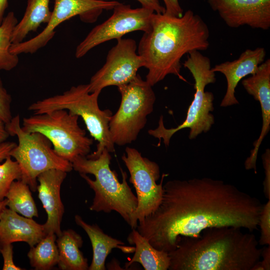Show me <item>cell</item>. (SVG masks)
Returning <instances> with one entry per match:
<instances>
[{"label": "cell", "mask_w": 270, "mask_h": 270, "mask_svg": "<svg viewBox=\"0 0 270 270\" xmlns=\"http://www.w3.org/2000/svg\"><path fill=\"white\" fill-rule=\"evenodd\" d=\"M162 188L158 206L136 228L158 250L168 253L177 248L181 237H198L208 228L258 229L264 204L232 184L194 178L170 180Z\"/></svg>", "instance_id": "cell-1"}, {"label": "cell", "mask_w": 270, "mask_h": 270, "mask_svg": "<svg viewBox=\"0 0 270 270\" xmlns=\"http://www.w3.org/2000/svg\"><path fill=\"white\" fill-rule=\"evenodd\" d=\"M209 37L206 24L190 10L180 17L154 13L150 28L138 46V53L148 70L146 80L152 86L172 74L186 82L180 74L182 58L192 50H206Z\"/></svg>", "instance_id": "cell-2"}, {"label": "cell", "mask_w": 270, "mask_h": 270, "mask_svg": "<svg viewBox=\"0 0 270 270\" xmlns=\"http://www.w3.org/2000/svg\"><path fill=\"white\" fill-rule=\"evenodd\" d=\"M198 237H181L168 253L169 270H252L262 248L252 232L222 226L208 228Z\"/></svg>", "instance_id": "cell-3"}, {"label": "cell", "mask_w": 270, "mask_h": 270, "mask_svg": "<svg viewBox=\"0 0 270 270\" xmlns=\"http://www.w3.org/2000/svg\"><path fill=\"white\" fill-rule=\"evenodd\" d=\"M111 160L110 152L104 148L96 159L78 156L72 164V168L80 173L94 191L90 210L106 213L115 211L132 229H136L138 224L137 197L128 184L126 172L120 168L122 181L120 182L116 171L111 170Z\"/></svg>", "instance_id": "cell-4"}, {"label": "cell", "mask_w": 270, "mask_h": 270, "mask_svg": "<svg viewBox=\"0 0 270 270\" xmlns=\"http://www.w3.org/2000/svg\"><path fill=\"white\" fill-rule=\"evenodd\" d=\"M100 92H90L88 84L72 86L62 94L38 100L28 108L34 114H42L58 110H66L81 116L90 136L98 142L96 150L86 157L96 159L104 148L114 151L110 132L109 122L112 115L110 110H102L98 104Z\"/></svg>", "instance_id": "cell-5"}, {"label": "cell", "mask_w": 270, "mask_h": 270, "mask_svg": "<svg viewBox=\"0 0 270 270\" xmlns=\"http://www.w3.org/2000/svg\"><path fill=\"white\" fill-rule=\"evenodd\" d=\"M188 54L182 64L194 78L196 92L186 119L177 127L166 128L164 126L163 116H161L158 126L148 130L150 135L159 139L160 142L162 139L166 146H169L174 134L180 130L190 128L188 138L193 140L202 132H208L214 122V116L211 113L214 110V96L212 92L205 91V88L207 85L216 82V72L212 70L210 58L200 51L192 50Z\"/></svg>", "instance_id": "cell-6"}, {"label": "cell", "mask_w": 270, "mask_h": 270, "mask_svg": "<svg viewBox=\"0 0 270 270\" xmlns=\"http://www.w3.org/2000/svg\"><path fill=\"white\" fill-rule=\"evenodd\" d=\"M10 136H16L18 144L11 150L10 156L18 163L22 172L21 180L32 191L37 188L38 176L51 169L70 172L73 168L70 162L58 156L52 148L50 142L42 134L28 132L20 126L18 114L6 124Z\"/></svg>", "instance_id": "cell-7"}, {"label": "cell", "mask_w": 270, "mask_h": 270, "mask_svg": "<svg viewBox=\"0 0 270 270\" xmlns=\"http://www.w3.org/2000/svg\"><path fill=\"white\" fill-rule=\"evenodd\" d=\"M78 117L67 110H58L24 118L22 128L27 132L44 135L56 153L72 162L78 156L88 154L93 144V140L80 126Z\"/></svg>", "instance_id": "cell-8"}, {"label": "cell", "mask_w": 270, "mask_h": 270, "mask_svg": "<svg viewBox=\"0 0 270 270\" xmlns=\"http://www.w3.org/2000/svg\"><path fill=\"white\" fill-rule=\"evenodd\" d=\"M118 88L121 102L111 117L109 128L114 144L122 146L136 140L153 111L156 97L152 86L138 74Z\"/></svg>", "instance_id": "cell-9"}, {"label": "cell", "mask_w": 270, "mask_h": 270, "mask_svg": "<svg viewBox=\"0 0 270 270\" xmlns=\"http://www.w3.org/2000/svg\"><path fill=\"white\" fill-rule=\"evenodd\" d=\"M120 4L116 0H54L50 20L44 30L27 41L12 44L10 52L16 55L34 53L47 44L55 34L56 27L65 20L79 16L82 21L93 22L103 10H113Z\"/></svg>", "instance_id": "cell-10"}, {"label": "cell", "mask_w": 270, "mask_h": 270, "mask_svg": "<svg viewBox=\"0 0 270 270\" xmlns=\"http://www.w3.org/2000/svg\"><path fill=\"white\" fill-rule=\"evenodd\" d=\"M122 156L130 174L129 181L136 189L138 205L136 216L138 222L152 213L160 204L162 196L163 180L167 174H162L160 184L159 166L143 157L136 149L126 147Z\"/></svg>", "instance_id": "cell-11"}, {"label": "cell", "mask_w": 270, "mask_h": 270, "mask_svg": "<svg viewBox=\"0 0 270 270\" xmlns=\"http://www.w3.org/2000/svg\"><path fill=\"white\" fill-rule=\"evenodd\" d=\"M154 12L142 7L132 8L120 3L113 9L112 14L94 27L77 46L75 56L80 58L97 46L113 39L118 40L129 32L149 30Z\"/></svg>", "instance_id": "cell-12"}, {"label": "cell", "mask_w": 270, "mask_h": 270, "mask_svg": "<svg viewBox=\"0 0 270 270\" xmlns=\"http://www.w3.org/2000/svg\"><path fill=\"white\" fill-rule=\"evenodd\" d=\"M136 49L133 39L117 40L116 45L108 51L105 64L92 76L88 84L90 92H101L106 86H118L132 80L138 69L144 66Z\"/></svg>", "instance_id": "cell-13"}, {"label": "cell", "mask_w": 270, "mask_h": 270, "mask_svg": "<svg viewBox=\"0 0 270 270\" xmlns=\"http://www.w3.org/2000/svg\"><path fill=\"white\" fill-rule=\"evenodd\" d=\"M226 24L232 28L248 26L268 30L270 28V0H207Z\"/></svg>", "instance_id": "cell-14"}, {"label": "cell", "mask_w": 270, "mask_h": 270, "mask_svg": "<svg viewBox=\"0 0 270 270\" xmlns=\"http://www.w3.org/2000/svg\"><path fill=\"white\" fill-rule=\"evenodd\" d=\"M242 84L254 100L259 102L262 119L260 135L254 142V148L244 162L247 170H254L256 173V162L260 144L270 130V59H267L258 66L257 71L250 76L244 78Z\"/></svg>", "instance_id": "cell-15"}, {"label": "cell", "mask_w": 270, "mask_h": 270, "mask_svg": "<svg viewBox=\"0 0 270 270\" xmlns=\"http://www.w3.org/2000/svg\"><path fill=\"white\" fill-rule=\"evenodd\" d=\"M66 176V172L51 169L40 174L37 182L38 196L47 214V220L44 226L46 234L54 233L60 235V224L64 213V206L61 200V185Z\"/></svg>", "instance_id": "cell-16"}, {"label": "cell", "mask_w": 270, "mask_h": 270, "mask_svg": "<svg viewBox=\"0 0 270 270\" xmlns=\"http://www.w3.org/2000/svg\"><path fill=\"white\" fill-rule=\"evenodd\" d=\"M266 56L264 48L246 49L236 60L222 62L212 68L214 72L222 74L226 80V90L220 104L221 107L238 104L235 96L238 84L246 76L257 71L259 66L264 61Z\"/></svg>", "instance_id": "cell-17"}, {"label": "cell", "mask_w": 270, "mask_h": 270, "mask_svg": "<svg viewBox=\"0 0 270 270\" xmlns=\"http://www.w3.org/2000/svg\"><path fill=\"white\" fill-rule=\"evenodd\" d=\"M46 235L44 224L20 216L9 208L4 210L0 219V245L24 242L32 247Z\"/></svg>", "instance_id": "cell-18"}, {"label": "cell", "mask_w": 270, "mask_h": 270, "mask_svg": "<svg viewBox=\"0 0 270 270\" xmlns=\"http://www.w3.org/2000/svg\"><path fill=\"white\" fill-rule=\"evenodd\" d=\"M74 220L87 234L92 245V259L88 270H105V261L113 248H118L124 253L134 252V246H124L123 242L106 234L97 224H88L79 215L75 216Z\"/></svg>", "instance_id": "cell-19"}, {"label": "cell", "mask_w": 270, "mask_h": 270, "mask_svg": "<svg viewBox=\"0 0 270 270\" xmlns=\"http://www.w3.org/2000/svg\"><path fill=\"white\" fill-rule=\"evenodd\" d=\"M127 240L130 244L135 245V250L132 258L126 262V268L134 262H139L145 270L168 269L170 259L168 253L155 248L136 229H132Z\"/></svg>", "instance_id": "cell-20"}, {"label": "cell", "mask_w": 270, "mask_h": 270, "mask_svg": "<svg viewBox=\"0 0 270 270\" xmlns=\"http://www.w3.org/2000/svg\"><path fill=\"white\" fill-rule=\"evenodd\" d=\"M58 252V264L62 270H86L88 268V260L80 248L83 240L81 236L72 230L62 232L56 239Z\"/></svg>", "instance_id": "cell-21"}, {"label": "cell", "mask_w": 270, "mask_h": 270, "mask_svg": "<svg viewBox=\"0 0 270 270\" xmlns=\"http://www.w3.org/2000/svg\"><path fill=\"white\" fill-rule=\"evenodd\" d=\"M50 0H28L22 20L15 26L12 36V44L21 42L31 32H36L42 24H48L52 11Z\"/></svg>", "instance_id": "cell-22"}, {"label": "cell", "mask_w": 270, "mask_h": 270, "mask_svg": "<svg viewBox=\"0 0 270 270\" xmlns=\"http://www.w3.org/2000/svg\"><path fill=\"white\" fill-rule=\"evenodd\" d=\"M56 235L46 234L36 245L30 247L28 254L30 265L37 270H48L58 263V252Z\"/></svg>", "instance_id": "cell-23"}, {"label": "cell", "mask_w": 270, "mask_h": 270, "mask_svg": "<svg viewBox=\"0 0 270 270\" xmlns=\"http://www.w3.org/2000/svg\"><path fill=\"white\" fill-rule=\"evenodd\" d=\"M7 206L26 218L38 217V212L29 186L21 180L12 184L6 197Z\"/></svg>", "instance_id": "cell-24"}, {"label": "cell", "mask_w": 270, "mask_h": 270, "mask_svg": "<svg viewBox=\"0 0 270 270\" xmlns=\"http://www.w3.org/2000/svg\"><path fill=\"white\" fill-rule=\"evenodd\" d=\"M18 22L14 12H10L0 26V70L10 71L18 64V55L11 53L10 50L12 44V34Z\"/></svg>", "instance_id": "cell-25"}, {"label": "cell", "mask_w": 270, "mask_h": 270, "mask_svg": "<svg viewBox=\"0 0 270 270\" xmlns=\"http://www.w3.org/2000/svg\"><path fill=\"white\" fill-rule=\"evenodd\" d=\"M21 178V170L18 163L8 156L0 164V201L6 197L12 182L20 180Z\"/></svg>", "instance_id": "cell-26"}, {"label": "cell", "mask_w": 270, "mask_h": 270, "mask_svg": "<svg viewBox=\"0 0 270 270\" xmlns=\"http://www.w3.org/2000/svg\"><path fill=\"white\" fill-rule=\"evenodd\" d=\"M258 226H260V230L258 244L270 246V200H268L262 206L259 216Z\"/></svg>", "instance_id": "cell-27"}, {"label": "cell", "mask_w": 270, "mask_h": 270, "mask_svg": "<svg viewBox=\"0 0 270 270\" xmlns=\"http://www.w3.org/2000/svg\"><path fill=\"white\" fill-rule=\"evenodd\" d=\"M12 98L4 86L0 78V120L5 124L12 118L11 112Z\"/></svg>", "instance_id": "cell-28"}, {"label": "cell", "mask_w": 270, "mask_h": 270, "mask_svg": "<svg viewBox=\"0 0 270 270\" xmlns=\"http://www.w3.org/2000/svg\"><path fill=\"white\" fill-rule=\"evenodd\" d=\"M0 252L4 259L3 270H22V268L16 266L13 260V247L12 244H0Z\"/></svg>", "instance_id": "cell-29"}, {"label": "cell", "mask_w": 270, "mask_h": 270, "mask_svg": "<svg viewBox=\"0 0 270 270\" xmlns=\"http://www.w3.org/2000/svg\"><path fill=\"white\" fill-rule=\"evenodd\" d=\"M262 162L264 170V178L263 182L264 193L268 200H270V150H266L262 156Z\"/></svg>", "instance_id": "cell-30"}, {"label": "cell", "mask_w": 270, "mask_h": 270, "mask_svg": "<svg viewBox=\"0 0 270 270\" xmlns=\"http://www.w3.org/2000/svg\"><path fill=\"white\" fill-rule=\"evenodd\" d=\"M164 4V14L180 17L183 14V10L181 8L178 0H162Z\"/></svg>", "instance_id": "cell-31"}, {"label": "cell", "mask_w": 270, "mask_h": 270, "mask_svg": "<svg viewBox=\"0 0 270 270\" xmlns=\"http://www.w3.org/2000/svg\"><path fill=\"white\" fill-rule=\"evenodd\" d=\"M142 4V7L148 8L156 14H163L165 8L162 6L158 0H136Z\"/></svg>", "instance_id": "cell-32"}, {"label": "cell", "mask_w": 270, "mask_h": 270, "mask_svg": "<svg viewBox=\"0 0 270 270\" xmlns=\"http://www.w3.org/2000/svg\"><path fill=\"white\" fill-rule=\"evenodd\" d=\"M16 144L12 142H4L0 144V162L5 160L10 156L11 150L16 146Z\"/></svg>", "instance_id": "cell-33"}, {"label": "cell", "mask_w": 270, "mask_h": 270, "mask_svg": "<svg viewBox=\"0 0 270 270\" xmlns=\"http://www.w3.org/2000/svg\"><path fill=\"white\" fill-rule=\"evenodd\" d=\"M261 258L262 260H260L259 263L263 270H270V246H267L262 248Z\"/></svg>", "instance_id": "cell-34"}, {"label": "cell", "mask_w": 270, "mask_h": 270, "mask_svg": "<svg viewBox=\"0 0 270 270\" xmlns=\"http://www.w3.org/2000/svg\"><path fill=\"white\" fill-rule=\"evenodd\" d=\"M10 134L8 132L6 124L0 120V144L6 141Z\"/></svg>", "instance_id": "cell-35"}, {"label": "cell", "mask_w": 270, "mask_h": 270, "mask_svg": "<svg viewBox=\"0 0 270 270\" xmlns=\"http://www.w3.org/2000/svg\"><path fill=\"white\" fill-rule=\"evenodd\" d=\"M8 7V0H0V26L2 24L4 18V14L6 10Z\"/></svg>", "instance_id": "cell-36"}, {"label": "cell", "mask_w": 270, "mask_h": 270, "mask_svg": "<svg viewBox=\"0 0 270 270\" xmlns=\"http://www.w3.org/2000/svg\"><path fill=\"white\" fill-rule=\"evenodd\" d=\"M7 204L8 200L6 199H4V200L0 201V219L4 210L7 206Z\"/></svg>", "instance_id": "cell-37"}, {"label": "cell", "mask_w": 270, "mask_h": 270, "mask_svg": "<svg viewBox=\"0 0 270 270\" xmlns=\"http://www.w3.org/2000/svg\"></svg>", "instance_id": "cell-38"}]
</instances>
